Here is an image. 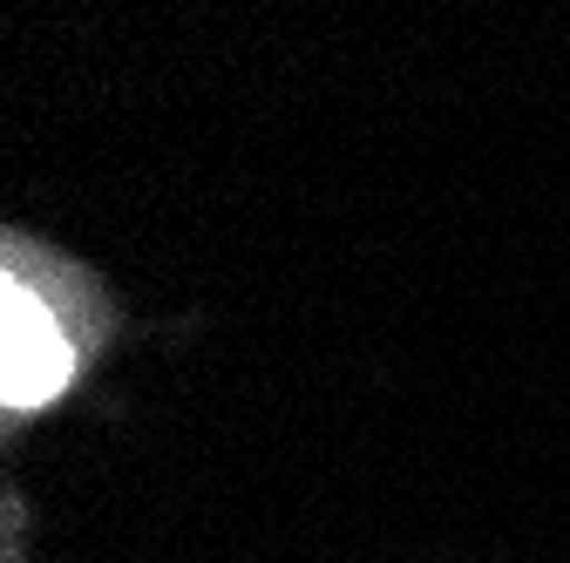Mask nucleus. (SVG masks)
<instances>
[{"mask_svg": "<svg viewBox=\"0 0 570 563\" xmlns=\"http://www.w3.org/2000/svg\"><path fill=\"white\" fill-rule=\"evenodd\" d=\"M68 367H76V346L61 339L55 313L21 278H8V286H0V401L14 414L41 407L68 387Z\"/></svg>", "mask_w": 570, "mask_h": 563, "instance_id": "1", "label": "nucleus"}]
</instances>
